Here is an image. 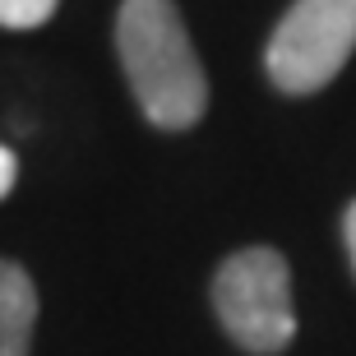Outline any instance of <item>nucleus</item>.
I'll use <instances>...</instances> for the list:
<instances>
[{
    "instance_id": "nucleus-2",
    "label": "nucleus",
    "mask_w": 356,
    "mask_h": 356,
    "mask_svg": "<svg viewBox=\"0 0 356 356\" xmlns=\"http://www.w3.org/2000/svg\"><path fill=\"white\" fill-rule=\"evenodd\" d=\"M213 310L241 352H287L296 338V301H291L287 259L273 245H250V250L227 254L213 273Z\"/></svg>"
},
{
    "instance_id": "nucleus-3",
    "label": "nucleus",
    "mask_w": 356,
    "mask_h": 356,
    "mask_svg": "<svg viewBox=\"0 0 356 356\" xmlns=\"http://www.w3.org/2000/svg\"><path fill=\"white\" fill-rule=\"evenodd\" d=\"M356 51V0H291L264 47V74L277 92L310 97L329 88Z\"/></svg>"
},
{
    "instance_id": "nucleus-5",
    "label": "nucleus",
    "mask_w": 356,
    "mask_h": 356,
    "mask_svg": "<svg viewBox=\"0 0 356 356\" xmlns=\"http://www.w3.org/2000/svg\"><path fill=\"white\" fill-rule=\"evenodd\" d=\"M60 10V0H0V28H42Z\"/></svg>"
},
{
    "instance_id": "nucleus-7",
    "label": "nucleus",
    "mask_w": 356,
    "mask_h": 356,
    "mask_svg": "<svg viewBox=\"0 0 356 356\" xmlns=\"http://www.w3.org/2000/svg\"><path fill=\"white\" fill-rule=\"evenodd\" d=\"M343 241H347V254H352V268H356V199L343 213Z\"/></svg>"
},
{
    "instance_id": "nucleus-4",
    "label": "nucleus",
    "mask_w": 356,
    "mask_h": 356,
    "mask_svg": "<svg viewBox=\"0 0 356 356\" xmlns=\"http://www.w3.org/2000/svg\"><path fill=\"white\" fill-rule=\"evenodd\" d=\"M38 333V282L24 264L0 259V356H28Z\"/></svg>"
},
{
    "instance_id": "nucleus-6",
    "label": "nucleus",
    "mask_w": 356,
    "mask_h": 356,
    "mask_svg": "<svg viewBox=\"0 0 356 356\" xmlns=\"http://www.w3.org/2000/svg\"><path fill=\"white\" fill-rule=\"evenodd\" d=\"M14 181H19V158H14L10 148L0 144V199L14 190Z\"/></svg>"
},
{
    "instance_id": "nucleus-1",
    "label": "nucleus",
    "mask_w": 356,
    "mask_h": 356,
    "mask_svg": "<svg viewBox=\"0 0 356 356\" xmlns=\"http://www.w3.org/2000/svg\"><path fill=\"white\" fill-rule=\"evenodd\" d=\"M116 56L134 102L158 130H190L209 111V74L176 0H120Z\"/></svg>"
}]
</instances>
